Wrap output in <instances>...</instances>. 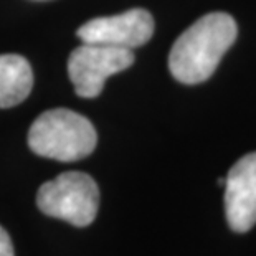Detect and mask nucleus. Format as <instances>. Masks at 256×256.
<instances>
[{"mask_svg": "<svg viewBox=\"0 0 256 256\" xmlns=\"http://www.w3.org/2000/svg\"><path fill=\"white\" fill-rule=\"evenodd\" d=\"M34 86V72L24 56L0 55V108L7 110L28 98Z\"/></svg>", "mask_w": 256, "mask_h": 256, "instance_id": "obj_7", "label": "nucleus"}, {"mask_svg": "<svg viewBox=\"0 0 256 256\" xmlns=\"http://www.w3.org/2000/svg\"><path fill=\"white\" fill-rule=\"evenodd\" d=\"M132 63V50L83 43L74 48L68 58L70 81L74 86L76 94L90 100L101 94L106 80L111 74L124 72Z\"/></svg>", "mask_w": 256, "mask_h": 256, "instance_id": "obj_4", "label": "nucleus"}, {"mask_svg": "<svg viewBox=\"0 0 256 256\" xmlns=\"http://www.w3.org/2000/svg\"><path fill=\"white\" fill-rule=\"evenodd\" d=\"M236 22L228 14L212 12L190 25L174 43L168 70L184 84L208 80L220 60L236 40Z\"/></svg>", "mask_w": 256, "mask_h": 256, "instance_id": "obj_1", "label": "nucleus"}, {"mask_svg": "<svg viewBox=\"0 0 256 256\" xmlns=\"http://www.w3.org/2000/svg\"><path fill=\"white\" fill-rule=\"evenodd\" d=\"M98 142L94 126L81 114L50 110L40 114L28 130V146L36 156L60 162H74L92 154Z\"/></svg>", "mask_w": 256, "mask_h": 256, "instance_id": "obj_2", "label": "nucleus"}, {"mask_svg": "<svg viewBox=\"0 0 256 256\" xmlns=\"http://www.w3.org/2000/svg\"><path fill=\"white\" fill-rule=\"evenodd\" d=\"M154 18L144 8H132L112 17H100L81 25L76 35L83 43L134 50L150 40Z\"/></svg>", "mask_w": 256, "mask_h": 256, "instance_id": "obj_5", "label": "nucleus"}, {"mask_svg": "<svg viewBox=\"0 0 256 256\" xmlns=\"http://www.w3.org/2000/svg\"><path fill=\"white\" fill-rule=\"evenodd\" d=\"M36 206L52 218L88 226L100 208V188L88 174L64 172L38 188Z\"/></svg>", "mask_w": 256, "mask_h": 256, "instance_id": "obj_3", "label": "nucleus"}, {"mask_svg": "<svg viewBox=\"0 0 256 256\" xmlns=\"http://www.w3.org/2000/svg\"><path fill=\"white\" fill-rule=\"evenodd\" d=\"M0 256H15L12 240L2 226H0Z\"/></svg>", "mask_w": 256, "mask_h": 256, "instance_id": "obj_8", "label": "nucleus"}, {"mask_svg": "<svg viewBox=\"0 0 256 256\" xmlns=\"http://www.w3.org/2000/svg\"><path fill=\"white\" fill-rule=\"evenodd\" d=\"M223 185L228 225L236 233L252 230L256 223V152L242 157Z\"/></svg>", "mask_w": 256, "mask_h": 256, "instance_id": "obj_6", "label": "nucleus"}]
</instances>
